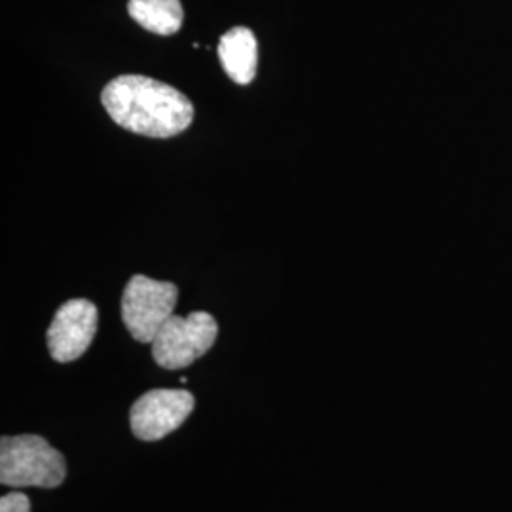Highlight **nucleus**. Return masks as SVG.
Here are the masks:
<instances>
[{
	"mask_svg": "<svg viewBox=\"0 0 512 512\" xmlns=\"http://www.w3.org/2000/svg\"><path fill=\"white\" fill-rule=\"evenodd\" d=\"M219 59L228 74L239 86H247L255 80L258 63V44L255 35L247 27H234L220 37Z\"/></svg>",
	"mask_w": 512,
	"mask_h": 512,
	"instance_id": "obj_7",
	"label": "nucleus"
},
{
	"mask_svg": "<svg viewBox=\"0 0 512 512\" xmlns=\"http://www.w3.org/2000/svg\"><path fill=\"white\" fill-rule=\"evenodd\" d=\"M128 12L143 29L154 35H175L183 25L181 0H129Z\"/></svg>",
	"mask_w": 512,
	"mask_h": 512,
	"instance_id": "obj_8",
	"label": "nucleus"
},
{
	"mask_svg": "<svg viewBox=\"0 0 512 512\" xmlns=\"http://www.w3.org/2000/svg\"><path fill=\"white\" fill-rule=\"evenodd\" d=\"M99 311L86 298L65 302L48 329V349L57 363H71L82 357L95 338Z\"/></svg>",
	"mask_w": 512,
	"mask_h": 512,
	"instance_id": "obj_6",
	"label": "nucleus"
},
{
	"mask_svg": "<svg viewBox=\"0 0 512 512\" xmlns=\"http://www.w3.org/2000/svg\"><path fill=\"white\" fill-rule=\"evenodd\" d=\"M67 476V461L38 435L0 439V482L12 488H57Z\"/></svg>",
	"mask_w": 512,
	"mask_h": 512,
	"instance_id": "obj_2",
	"label": "nucleus"
},
{
	"mask_svg": "<svg viewBox=\"0 0 512 512\" xmlns=\"http://www.w3.org/2000/svg\"><path fill=\"white\" fill-rule=\"evenodd\" d=\"M101 101L120 128L145 137H175L194 120V107L184 93L141 74L110 80Z\"/></svg>",
	"mask_w": 512,
	"mask_h": 512,
	"instance_id": "obj_1",
	"label": "nucleus"
},
{
	"mask_svg": "<svg viewBox=\"0 0 512 512\" xmlns=\"http://www.w3.org/2000/svg\"><path fill=\"white\" fill-rule=\"evenodd\" d=\"M0 512H31L29 497L21 492L2 495L0 497Z\"/></svg>",
	"mask_w": 512,
	"mask_h": 512,
	"instance_id": "obj_9",
	"label": "nucleus"
},
{
	"mask_svg": "<svg viewBox=\"0 0 512 512\" xmlns=\"http://www.w3.org/2000/svg\"><path fill=\"white\" fill-rule=\"evenodd\" d=\"M194 397L184 389H152L131 406L129 421L137 439L152 442L183 425L194 410Z\"/></svg>",
	"mask_w": 512,
	"mask_h": 512,
	"instance_id": "obj_5",
	"label": "nucleus"
},
{
	"mask_svg": "<svg viewBox=\"0 0 512 512\" xmlns=\"http://www.w3.org/2000/svg\"><path fill=\"white\" fill-rule=\"evenodd\" d=\"M217 334L219 325L207 311H194L188 317L173 313L152 342V357L165 370H181L213 348Z\"/></svg>",
	"mask_w": 512,
	"mask_h": 512,
	"instance_id": "obj_3",
	"label": "nucleus"
},
{
	"mask_svg": "<svg viewBox=\"0 0 512 512\" xmlns=\"http://www.w3.org/2000/svg\"><path fill=\"white\" fill-rule=\"evenodd\" d=\"M177 296V287L169 281L133 275L122 296V319L129 334L141 344H152L158 330L173 315Z\"/></svg>",
	"mask_w": 512,
	"mask_h": 512,
	"instance_id": "obj_4",
	"label": "nucleus"
}]
</instances>
